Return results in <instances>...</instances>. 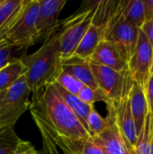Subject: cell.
Returning <instances> with one entry per match:
<instances>
[{"instance_id": "1", "label": "cell", "mask_w": 153, "mask_h": 154, "mask_svg": "<svg viewBox=\"0 0 153 154\" xmlns=\"http://www.w3.org/2000/svg\"><path fill=\"white\" fill-rule=\"evenodd\" d=\"M31 107L37 109L52 131L64 138L83 141L91 136L65 103L54 83L47 85L33 96Z\"/></svg>"}, {"instance_id": "2", "label": "cell", "mask_w": 153, "mask_h": 154, "mask_svg": "<svg viewBox=\"0 0 153 154\" xmlns=\"http://www.w3.org/2000/svg\"><path fill=\"white\" fill-rule=\"evenodd\" d=\"M22 62L25 67L23 76L26 84L33 96L55 81L61 70L56 27L44 39L42 45L36 51L25 55Z\"/></svg>"}, {"instance_id": "3", "label": "cell", "mask_w": 153, "mask_h": 154, "mask_svg": "<svg viewBox=\"0 0 153 154\" xmlns=\"http://www.w3.org/2000/svg\"><path fill=\"white\" fill-rule=\"evenodd\" d=\"M96 1L90 8L59 22L56 26L59 52L61 60L73 56L77 47L90 26L95 14Z\"/></svg>"}, {"instance_id": "4", "label": "cell", "mask_w": 153, "mask_h": 154, "mask_svg": "<svg viewBox=\"0 0 153 154\" xmlns=\"http://www.w3.org/2000/svg\"><path fill=\"white\" fill-rule=\"evenodd\" d=\"M139 31V28L123 16L121 3L118 1L115 12L106 23L104 40L113 42L128 63L136 48Z\"/></svg>"}, {"instance_id": "5", "label": "cell", "mask_w": 153, "mask_h": 154, "mask_svg": "<svg viewBox=\"0 0 153 154\" xmlns=\"http://www.w3.org/2000/svg\"><path fill=\"white\" fill-rule=\"evenodd\" d=\"M90 64L98 88L106 95L108 101L117 102L129 97L135 83L130 70L119 72L92 61Z\"/></svg>"}, {"instance_id": "6", "label": "cell", "mask_w": 153, "mask_h": 154, "mask_svg": "<svg viewBox=\"0 0 153 154\" xmlns=\"http://www.w3.org/2000/svg\"><path fill=\"white\" fill-rule=\"evenodd\" d=\"M39 0H24L14 22L9 29L5 40L9 42L30 47L37 41V20Z\"/></svg>"}, {"instance_id": "7", "label": "cell", "mask_w": 153, "mask_h": 154, "mask_svg": "<svg viewBox=\"0 0 153 154\" xmlns=\"http://www.w3.org/2000/svg\"><path fill=\"white\" fill-rule=\"evenodd\" d=\"M31 93L23 75L6 90L0 101V128L14 125L19 117L30 109Z\"/></svg>"}, {"instance_id": "8", "label": "cell", "mask_w": 153, "mask_h": 154, "mask_svg": "<svg viewBox=\"0 0 153 154\" xmlns=\"http://www.w3.org/2000/svg\"><path fill=\"white\" fill-rule=\"evenodd\" d=\"M152 54V48L146 36L140 29L136 48L128 61V68L134 81L142 87L151 75Z\"/></svg>"}, {"instance_id": "9", "label": "cell", "mask_w": 153, "mask_h": 154, "mask_svg": "<svg viewBox=\"0 0 153 154\" xmlns=\"http://www.w3.org/2000/svg\"><path fill=\"white\" fill-rule=\"evenodd\" d=\"M107 106V125L98 135L94 136L103 147L106 154H128L127 145L116 125L114 106L112 101L106 103Z\"/></svg>"}, {"instance_id": "10", "label": "cell", "mask_w": 153, "mask_h": 154, "mask_svg": "<svg viewBox=\"0 0 153 154\" xmlns=\"http://www.w3.org/2000/svg\"><path fill=\"white\" fill-rule=\"evenodd\" d=\"M67 0H39L37 41L44 39L59 23V16Z\"/></svg>"}, {"instance_id": "11", "label": "cell", "mask_w": 153, "mask_h": 154, "mask_svg": "<svg viewBox=\"0 0 153 154\" xmlns=\"http://www.w3.org/2000/svg\"><path fill=\"white\" fill-rule=\"evenodd\" d=\"M113 106L116 125L127 145V148L128 150L134 149L138 136L134 120L131 112L129 97H124L117 102H113Z\"/></svg>"}, {"instance_id": "12", "label": "cell", "mask_w": 153, "mask_h": 154, "mask_svg": "<svg viewBox=\"0 0 153 154\" xmlns=\"http://www.w3.org/2000/svg\"><path fill=\"white\" fill-rule=\"evenodd\" d=\"M90 61L122 72L129 70L128 63L124 59L116 46L106 40H103L90 57Z\"/></svg>"}, {"instance_id": "13", "label": "cell", "mask_w": 153, "mask_h": 154, "mask_svg": "<svg viewBox=\"0 0 153 154\" xmlns=\"http://www.w3.org/2000/svg\"><path fill=\"white\" fill-rule=\"evenodd\" d=\"M61 69L78 81L84 86L93 89H98L95 76L90 64V60H84L76 56H71L69 59L61 60Z\"/></svg>"}, {"instance_id": "14", "label": "cell", "mask_w": 153, "mask_h": 154, "mask_svg": "<svg viewBox=\"0 0 153 154\" xmlns=\"http://www.w3.org/2000/svg\"><path fill=\"white\" fill-rule=\"evenodd\" d=\"M129 98L131 112L134 120V125L138 136L144 126L145 119L147 117V115L149 114L143 87L135 82L129 94Z\"/></svg>"}, {"instance_id": "15", "label": "cell", "mask_w": 153, "mask_h": 154, "mask_svg": "<svg viewBox=\"0 0 153 154\" xmlns=\"http://www.w3.org/2000/svg\"><path fill=\"white\" fill-rule=\"evenodd\" d=\"M105 32V25H98L91 23L87 32L77 47L73 56L84 60H89L97 45L104 40Z\"/></svg>"}, {"instance_id": "16", "label": "cell", "mask_w": 153, "mask_h": 154, "mask_svg": "<svg viewBox=\"0 0 153 154\" xmlns=\"http://www.w3.org/2000/svg\"><path fill=\"white\" fill-rule=\"evenodd\" d=\"M53 83H54L55 88H57V90L59 91V93L62 97L63 100L65 101V103L74 112V114L78 116V118L79 119V121L81 122V124L83 125V126L87 131V117H88L90 112L92 111V109L95 106H90V105L83 102L78 96L73 95V94L66 91L64 88H62L56 82H53Z\"/></svg>"}, {"instance_id": "17", "label": "cell", "mask_w": 153, "mask_h": 154, "mask_svg": "<svg viewBox=\"0 0 153 154\" xmlns=\"http://www.w3.org/2000/svg\"><path fill=\"white\" fill-rule=\"evenodd\" d=\"M122 14L129 23L141 29L145 23L144 5L142 0H121Z\"/></svg>"}, {"instance_id": "18", "label": "cell", "mask_w": 153, "mask_h": 154, "mask_svg": "<svg viewBox=\"0 0 153 154\" xmlns=\"http://www.w3.org/2000/svg\"><path fill=\"white\" fill-rule=\"evenodd\" d=\"M25 67L22 60H18L0 69V92L8 90L23 74Z\"/></svg>"}, {"instance_id": "19", "label": "cell", "mask_w": 153, "mask_h": 154, "mask_svg": "<svg viewBox=\"0 0 153 154\" xmlns=\"http://www.w3.org/2000/svg\"><path fill=\"white\" fill-rule=\"evenodd\" d=\"M22 140L14 130V125L0 128V154H14L22 145Z\"/></svg>"}, {"instance_id": "20", "label": "cell", "mask_w": 153, "mask_h": 154, "mask_svg": "<svg viewBox=\"0 0 153 154\" xmlns=\"http://www.w3.org/2000/svg\"><path fill=\"white\" fill-rule=\"evenodd\" d=\"M28 46L15 45L8 41L0 48V69L9 65L10 63L22 60L26 54Z\"/></svg>"}, {"instance_id": "21", "label": "cell", "mask_w": 153, "mask_h": 154, "mask_svg": "<svg viewBox=\"0 0 153 154\" xmlns=\"http://www.w3.org/2000/svg\"><path fill=\"white\" fill-rule=\"evenodd\" d=\"M46 127L51 139L53 140L56 146L60 151L61 154H81V146L84 140L72 141L57 134L55 132L52 131V129L48 125H46Z\"/></svg>"}, {"instance_id": "22", "label": "cell", "mask_w": 153, "mask_h": 154, "mask_svg": "<svg viewBox=\"0 0 153 154\" xmlns=\"http://www.w3.org/2000/svg\"><path fill=\"white\" fill-rule=\"evenodd\" d=\"M152 134V124L151 120V114L147 115L145 124L138 135L137 143L134 147L135 154H150L151 140Z\"/></svg>"}, {"instance_id": "23", "label": "cell", "mask_w": 153, "mask_h": 154, "mask_svg": "<svg viewBox=\"0 0 153 154\" xmlns=\"http://www.w3.org/2000/svg\"><path fill=\"white\" fill-rule=\"evenodd\" d=\"M54 82H56L58 85H60L66 91H68L73 95H76V96L78 95L81 88L84 87V85L80 81H78L77 79H75L69 73L63 71L62 69L59 73V75L56 78Z\"/></svg>"}, {"instance_id": "24", "label": "cell", "mask_w": 153, "mask_h": 154, "mask_svg": "<svg viewBox=\"0 0 153 154\" xmlns=\"http://www.w3.org/2000/svg\"><path fill=\"white\" fill-rule=\"evenodd\" d=\"M87 125L89 134L91 136H96L106 129L107 125V120L106 118L102 117L94 107L87 117Z\"/></svg>"}, {"instance_id": "25", "label": "cell", "mask_w": 153, "mask_h": 154, "mask_svg": "<svg viewBox=\"0 0 153 154\" xmlns=\"http://www.w3.org/2000/svg\"><path fill=\"white\" fill-rule=\"evenodd\" d=\"M78 97L83 102H85L90 106H94L95 103H96V102L102 101V102H105L106 104L108 102L107 97L99 88L98 89H93V88L87 87V86H84L81 88Z\"/></svg>"}, {"instance_id": "26", "label": "cell", "mask_w": 153, "mask_h": 154, "mask_svg": "<svg viewBox=\"0 0 153 154\" xmlns=\"http://www.w3.org/2000/svg\"><path fill=\"white\" fill-rule=\"evenodd\" d=\"M81 154H106L101 144L94 137L90 136L82 143Z\"/></svg>"}, {"instance_id": "27", "label": "cell", "mask_w": 153, "mask_h": 154, "mask_svg": "<svg viewBox=\"0 0 153 154\" xmlns=\"http://www.w3.org/2000/svg\"><path fill=\"white\" fill-rule=\"evenodd\" d=\"M143 90L148 105L149 113L153 115V74H151L143 86Z\"/></svg>"}, {"instance_id": "28", "label": "cell", "mask_w": 153, "mask_h": 154, "mask_svg": "<svg viewBox=\"0 0 153 154\" xmlns=\"http://www.w3.org/2000/svg\"><path fill=\"white\" fill-rule=\"evenodd\" d=\"M141 30L146 36L147 40L149 41L153 50V20L149 21V22H145L143 23V25L142 26Z\"/></svg>"}, {"instance_id": "29", "label": "cell", "mask_w": 153, "mask_h": 154, "mask_svg": "<svg viewBox=\"0 0 153 154\" xmlns=\"http://www.w3.org/2000/svg\"><path fill=\"white\" fill-rule=\"evenodd\" d=\"M14 154H39L38 152L34 149V147L32 145L31 143L27 141H23L22 145L19 147V149Z\"/></svg>"}, {"instance_id": "30", "label": "cell", "mask_w": 153, "mask_h": 154, "mask_svg": "<svg viewBox=\"0 0 153 154\" xmlns=\"http://www.w3.org/2000/svg\"><path fill=\"white\" fill-rule=\"evenodd\" d=\"M144 5L145 22L153 20V0H142Z\"/></svg>"}, {"instance_id": "31", "label": "cell", "mask_w": 153, "mask_h": 154, "mask_svg": "<svg viewBox=\"0 0 153 154\" xmlns=\"http://www.w3.org/2000/svg\"><path fill=\"white\" fill-rule=\"evenodd\" d=\"M151 120L152 124V134H151V149H150V154H153V115L151 114Z\"/></svg>"}, {"instance_id": "32", "label": "cell", "mask_w": 153, "mask_h": 154, "mask_svg": "<svg viewBox=\"0 0 153 154\" xmlns=\"http://www.w3.org/2000/svg\"><path fill=\"white\" fill-rule=\"evenodd\" d=\"M5 92H6V91H4V92H0V101H1V99L3 98V97L5 96Z\"/></svg>"}, {"instance_id": "33", "label": "cell", "mask_w": 153, "mask_h": 154, "mask_svg": "<svg viewBox=\"0 0 153 154\" xmlns=\"http://www.w3.org/2000/svg\"><path fill=\"white\" fill-rule=\"evenodd\" d=\"M128 154H135V151H134V149H131V150H129Z\"/></svg>"}, {"instance_id": "34", "label": "cell", "mask_w": 153, "mask_h": 154, "mask_svg": "<svg viewBox=\"0 0 153 154\" xmlns=\"http://www.w3.org/2000/svg\"><path fill=\"white\" fill-rule=\"evenodd\" d=\"M151 74H153V54H152V64H151Z\"/></svg>"}, {"instance_id": "35", "label": "cell", "mask_w": 153, "mask_h": 154, "mask_svg": "<svg viewBox=\"0 0 153 154\" xmlns=\"http://www.w3.org/2000/svg\"><path fill=\"white\" fill-rule=\"evenodd\" d=\"M7 42V41H3V42H0V48H1V47H2L5 42Z\"/></svg>"}, {"instance_id": "36", "label": "cell", "mask_w": 153, "mask_h": 154, "mask_svg": "<svg viewBox=\"0 0 153 154\" xmlns=\"http://www.w3.org/2000/svg\"><path fill=\"white\" fill-rule=\"evenodd\" d=\"M1 1H2V0H0V3H1Z\"/></svg>"}]
</instances>
